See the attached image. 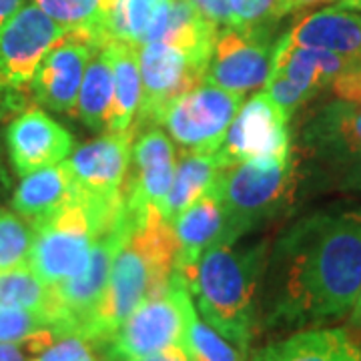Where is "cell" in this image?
I'll return each mask as SVG.
<instances>
[{
	"mask_svg": "<svg viewBox=\"0 0 361 361\" xmlns=\"http://www.w3.org/2000/svg\"><path fill=\"white\" fill-rule=\"evenodd\" d=\"M269 253V325L317 327L345 317L361 291V207L299 219Z\"/></svg>",
	"mask_w": 361,
	"mask_h": 361,
	"instance_id": "obj_1",
	"label": "cell"
},
{
	"mask_svg": "<svg viewBox=\"0 0 361 361\" xmlns=\"http://www.w3.org/2000/svg\"><path fill=\"white\" fill-rule=\"evenodd\" d=\"M175 227L157 207L147 209L115 255L103 301L85 331L90 345L101 348L133 311L167 291L175 279Z\"/></svg>",
	"mask_w": 361,
	"mask_h": 361,
	"instance_id": "obj_2",
	"label": "cell"
},
{
	"mask_svg": "<svg viewBox=\"0 0 361 361\" xmlns=\"http://www.w3.org/2000/svg\"><path fill=\"white\" fill-rule=\"evenodd\" d=\"M269 241L253 245H215L197 263L191 291L201 317L241 353L257 331V289L267 269Z\"/></svg>",
	"mask_w": 361,
	"mask_h": 361,
	"instance_id": "obj_3",
	"label": "cell"
},
{
	"mask_svg": "<svg viewBox=\"0 0 361 361\" xmlns=\"http://www.w3.org/2000/svg\"><path fill=\"white\" fill-rule=\"evenodd\" d=\"M295 189V163L285 159L247 161L223 171L221 205L225 227L219 245H235L239 239L263 227L291 203Z\"/></svg>",
	"mask_w": 361,
	"mask_h": 361,
	"instance_id": "obj_4",
	"label": "cell"
},
{
	"mask_svg": "<svg viewBox=\"0 0 361 361\" xmlns=\"http://www.w3.org/2000/svg\"><path fill=\"white\" fill-rule=\"evenodd\" d=\"M193 310L187 285L175 275L165 293L133 311L97 351H101L106 361H133L175 345L180 348Z\"/></svg>",
	"mask_w": 361,
	"mask_h": 361,
	"instance_id": "obj_5",
	"label": "cell"
},
{
	"mask_svg": "<svg viewBox=\"0 0 361 361\" xmlns=\"http://www.w3.org/2000/svg\"><path fill=\"white\" fill-rule=\"evenodd\" d=\"M334 101L323 104L301 133L310 153L337 167L361 161V65L329 85Z\"/></svg>",
	"mask_w": 361,
	"mask_h": 361,
	"instance_id": "obj_6",
	"label": "cell"
},
{
	"mask_svg": "<svg viewBox=\"0 0 361 361\" xmlns=\"http://www.w3.org/2000/svg\"><path fill=\"white\" fill-rule=\"evenodd\" d=\"M243 97L201 85L169 104L159 118V127H165L185 153H217L233 118L243 106Z\"/></svg>",
	"mask_w": 361,
	"mask_h": 361,
	"instance_id": "obj_7",
	"label": "cell"
},
{
	"mask_svg": "<svg viewBox=\"0 0 361 361\" xmlns=\"http://www.w3.org/2000/svg\"><path fill=\"white\" fill-rule=\"evenodd\" d=\"M361 65L336 52L295 44L285 35L273 51V68L265 85V94L285 115L291 116L301 104L311 101L334 78Z\"/></svg>",
	"mask_w": 361,
	"mask_h": 361,
	"instance_id": "obj_8",
	"label": "cell"
},
{
	"mask_svg": "<svg viewBox=\"0 0 361 361\" xmlns=\"http://www.w3.org/2000/svg\"><path fill=\"white\" fill-rule=\"evenodd\" d=\"M205 63L165 42H147L139 47L141 68V104L133 135L159 127L163 111L185 92L205 85Z\"/></svg>",
	"mask_w": 361,
	"mask_h": 361,
	"instance_id": "obj_9",
	"label": "cell"
},
{
	"mask_svg": "<svg viewBox=\"0 0 361 361\" xmlns=\"http://www.w3.org/2000/svg\"><path fill=\"white\" fill-rule=\"evenodd\" d=\"M289 116L271 101L265 92H259L239 109L225 141L217 151L225 169L247 161L285 159L289 149Z\"/></svg>",
	"mask_w": 361,
	"mask_h": 361,
	"instance_id": "obj_10",
	"label": "cell"
},
{
	"mask_svg": "<svg viewBox=\"0 0 361 361\" xmlns=\"http://www.w3.org/2000/svg\"><path fill=\"white\" fill-rule=\"evenodd\" d=\"M66 32L35 2H26L18 13L0 25V82L26 89L37 68Z\"/></svg>",
	"mask_w": 361,
	"mask_h": 361,
	"instance_id": "obj_11",
	"label": "cell"
},
{
	"mask_svg": "<svg viewBox=\"0 0 361 361\" xmlns=\"http://www.w3.org/2000/svg\"><path fill=\"white\" fill-rule=\"evenodd\" d=\"M130 163L133 169L123 185V199L127 211L139 219L147 209H161L165 203L177 169V153L163 130L149 127L139 133L133 145Z\"/></svg>",
	"mask_w": 361,
	"mask_h": 361,
	"instance_id": "obj_12",
	"label": "cell"
},
{
	"mask_svg": "<svg viewBox=\"0 0 361 361\" xmlns=\"http://www.w3.org/2000/svg\"><path fill=\"white\" fill-rule=\"evenodd\" d=\"M97 47L101 44L89 37L68 32L42 59L28 85L30 99L54 113L75 115L85 68Z\"/></svg>",
	"mask_w": 361,
	"mask_h": 361,
	"instance_id": "obj_13",
	"label": "cell"
},
{
	"mask_svg": "<svg viewBox=\"0 0 361 361\" xmlns=\"http://www.w3.org/2000/svg\"><path fill=\"white\" fill-rule=\"evenodd\" d=\"M133 130L109 133L77 149L66 159L65 169L78 195L90 199H121L130 167Z\"/></svg>",
	"mask_w": 361,
	"mask_h": 361,
	"instance_id": "obj_14",
	"label": "cell"
},
{
	"mask_svg": "<svg viewBox=\"0 0 361 361\" xmlns=\"http://www.w3.org/2000/svg\"><path fill=\"white\" fill-rule=\"evenodd\" d=\"M273 51L267 40L247 37L235 28H223L207 66L205 85L237 94L261 89L271 77Z\"/></svg>",
	"mask_w": 361,
	"mask_h": 361,
	"instance_id": "obj_15",
	"label": "cell"
},
{
	"mask_svg": "<svg viewBox=\"0 0 361 361\" xmlns=\"http://www.w3.org/2000/svg\"><path fill=\"white\" fill-rule=\"evenodd\" d=\"M4 142L20 177L63 163L75 147L71 133L42 109H25L14 116L4 129Z\"/></svg>",
	"mask_w": 361,
	"mask_h": 361,
	"instance_id": "obj_16",
	"label": "cell"
},
{
	"mask_svg": "<svg viewBox=\"0 0 361 361\" xmlns=\"http://www.w3.org/2000/svg\"><path fill=\"white\" fill-rule=\"evenodd\" d=\"M221 177L211 191H207L193 205L187 207L173 223L177 237L175 275L187 285L189 291L195 281L197 263L201 255L207 249L221 243V235L225 227V215L221 205Z\"/></svg>",
	"mask_w": 361,
	"mask_h": 361,
	"instance_id": "obj_17",
	"label": "cell"
},
{
	"mask_svg": "<svg viewBox=\"0 0 361 361\" xmlns=\"http://www.w3.org/2000/svg\"><path fill=\"white\" fill-rule=\"evenodd\" d=\"M219 28L195 11L189 0H169L157 14L142 44L165 42L209 65Z\"/></svg>",
	"mask_w": 361,
	"mask_h": 361,
	"instance_id": "obj_18",
	"label": "cell"
},
{
	"mask_svg": "<svg viewBox=\"0 0 361 361\" xmlns=\"http://www.w3.org/2000/svg\"><path fill=\"white\" fill-rule=\"evenodd\" d=\"M295 44L336 52L361 63V13L341 6L323 8L297 20L287 32Z\"/></svg>",
	"mask_w": 361,
	"mask_h": 361,
	"instance_id": "obj_19",
	"label": "cell"
},
{
	"mask_svg": "<svg viewBox=\"0 0 361 361\" xmlns=\"http://www.w3.org/2000/svg\"><path fill=\"white\" fill-rule=\"evenodd\" d=\"M255 361H361V345L348 329L313 327L261 349Z\"/></svg>",
	"mask_w": 361,
	"mask_h": 361,
	"instance_id": "obj_20",
	"label": "cell"
},
{
	"mask_svg": "<svg viewBox=\"0 0 361 361\" xmlns=\"http://www.w3.org/2000/svg\"><path fill=\"white\" fill-rule=\"evenodd\" d=\"M113 63V104L106 116L109 133L133 130L135 115L141 104V68H139V47L113 40L106 42Z\"/></svg>",
	"mask_w": 361,
	"mask_h": 361,
	"instance_id": "obj_21",
	"label": "cell"
},
{
	"mask_svg": "<svg viewBox=\"0 0 361 361\" xmlns=\"http://www.w3.org/2000/svg\"><path fill=\"white\" fill-rule=\"evenodd\" d=\"M75 197V185L65 165L40 169L20 180L14 191L13 209L32 225L49 219Z\"/></svg>",
	"mask_w": 361,
	"mask_h": 361,
	"instance_id": "obj_22",
	"label": "cell"
},
{
	"mask_svg": "<svg viewBox=\"0 0 361 361\" xmlns=\"http://www.w3.org/2000/svg\"><path fill=\"white\" fill-rule=\"evenodd\" d=\"M225 167L221 165L217 153H185L177 161L175 177L171 183L167 199L161 205V215L173 225L180 213L211 191Z\"/></svg>",
	"mask_w": 361,
	"mask_h": 361,
	"instance_id": "obj_23",
	"label": "cell"
},
{
	"mask_svg": "<svg viewBox=\"0 0 361 361\" xmlns=\"http://www.w3.org/2000/svg\"><path fill=\"white\" fill-rule=\"evenodd\" d=\"M113 104V63L106 44L97 47L85 68L75 115L90 130H106V116Z\"/></svg>",
	"mask_w": 361,
	"mask_h": 361,
	"instance_id": "obj_24",
	"label": "cell"
},
{
	"mask_svg": "<svg viewBox=\"0 0 361 361\" xmlns=\"http://www.w3.org/2000/svg\"><path fill=\"white\" fill-rule=\"evenodd\" d=\"M169 0H109L104 18V44L121 40L141 47L157 14Z\"/></svg>",
	"mask_w": 361,
	"mask_h": 361,
	"instance_id": "obj_25",
	"label": "cell"
},
{
	"mask_svg": "<svg viewBox=\"0 0 361 361\" xmlns=\"http://www.w3.org/2000/svg\"><path fill=\"white\" fill-rule=\"evenodd\" d=\"M35 4L66 32L82 35L104 44V18L109 0H35Z\"/></svg>",
	"mask_w": 361,
	"mask_h": 361,
	"instance_id": "obj_26",
	"label": "cell"
},
{
	"mask_svg": "<svg viewBox=\"0 0 361 361\" xmlns=\"http://www.w3.org/2000/svg\"><path fill=\"white\" fill-rule=\"evenodd\" d=\"M51 305L52 289L30 267L0 273V307L39 311L51 319Z\"/></svg>",
	"mask_w": 361,
	"mask_h": 361,
	"instance_id": "obj_27",
	"label": "cell"
},
{
	"mask_svg": "<svg viewBox=\"0 0 361 361\" xmlns=\"http://www.w3.org/2000/svg\"><path fill=\"white\" fill-rule=\"evenodd\" d=\"M180 348L187 351L191 361H245L239 349L233 348V343L197 317L195 310L187 319Z\"/></svg>",
	"mask_w": 361,
	"mask_h": 361,
	"instance_id": "obj_28",
	"label": "cell"
},
{
	"mask_svg": "<svg viewBox=\"0 0 361 361\" xmlns=\"http://www.w3.org/2000/svg\"><path fill=\"white\" fill-rule=\"evenodd\" d=\"M35 225L13 211L0 209V273L28 267Z\"/></svg>",
	"mask_w": 361,
	"mask_h": 361,
	"instance_id": "obj_29",
	"label": "cell"
},
{
	"mask_svg": "<svg viewBox=\"0 0 361 361\" xmlns=\"http://www.w3.org/2000/svg\"><path fill=\"white\" fill-rule=\"evenodd\" d=\"M231 2V23L247 37L265 40V32L275 20H279V0H229Z\"/></svg>",
	"mask_w": 361,
	"mask_h": 361,
	"instance_id": "obj_30",
	"label": "cell"
},
{
	"mask_svg": "<svg viewBox=\"0 0 361 361\" xmlns=\"http://www.w3.org/2000/svg\"><path fill=\"white\" fill-rule=\"evenodd\" d=\"M47 327H52V323L49 315H44V313L0 307V343L25 341Z\"/></svg>",
	"mask_w": 361,
	"mask_h": 361,
	"instance_id": "obj_31",
	"label": "cell"
},
{
	"mask_svg": "<svg viewBox=\"0 0 361 361\" xmlns=\"http://www.w3.org/2000/svg\"><path fill=\"white\" fill-rule=\"evenodd\" d=\"M30 361H99L97 349L78 336H59Z\"/></svg>",
	"mask_w": 361,
	"mask_h": 361,
	"instance_id": "obj_32",
	"label": "cell"
},
{
	"mask_svg": "<svg viewBox=\"0 0 361 361\" xmlns=\"http://www.w3.org/2000/svg\"><path fill=\"white\" fill-rule=\"evenodd\" d=\"M52 341H54V331L51 327H47L25 341L0 343V361H30L47 345H51Z\"/></svg>",
	"mask_w": 361,
	"mask_h": 361,
	"instance_id": "obj_33",
	"label": "cell"
},
{
	"mask_svg": "<svg viewBox=\"0 0 361 361\" xmlns=\"http://www.w3.org/2000/svg\"><path fill=\"white\" fill-rule=\"evenodd\" d=\"M195 6V11L205 16L211 25H215L219 30L229 28L231 23V2L229 0H189Z\"/></svg>",
	"mask_w": 361,
	"mask_h": 361,
	"instance_id": "obj_34",
	"label": "cell"
},
{
	"mask_svg": "<svg viewBox=\"0 0 361 361\" xmlns=\"http://www.w3.org/2000/svg\"><path fill=\"white\" fill-rule=\"evenodd\" d=\"M30 94H26V89H13L0 82V127L6 121H13L18 113L26 109Z\"/></svg>",
	"mask_w": 361,
	"mask_h": 361,
	"instance_id": "obj_35",
	"label": "cell"
},
{
	"mask_svg": "<svg viewBox=\"0 0 361 361\" xmlns=\"http://www.w3.org/2000/svg\"><path fill=\"white\" fill-rule=\"evenodd\" d=\"M133 361H191V357L187 355L185 349L179 348V345H175V348L163 349V351H159V353H153V355H147V357Z\"/></svg>",
	"mask_w": 361,
	"mask_h": 361,
	"instance_id": "obj_36",
	"label": "cell"
},
{
	"mask_svg": "<svg viewBox=\"0 0 361 361\" xmlns=\"http://www.w3.org/2000/svg\"><path fill=\"white\" fill-rule=\"evenodd\" d=\"M322 2H329V0H279V16L297 13V11L310 8V6L322 4Z\"/></svg>",
	"mask_w": 361,
	"mask_h": 361,
	"instance_id": "obj_37",
	"label": "cell"
},
{
	"mask_svg": "<svg viewBox=\"0 0 361 361\" xmlns=\"http://www.w3.org/2000/svg\"><path fill=\"white\" fill-rule=\"evenodd\" d=\"M26 4V0H0V25H4L11 16L18 13Z\"/></svg>",
	"mask_w": 361,
	"mask_h": 361,
	"instance_id": "obj_38",
	"label": "cell"
},
{
	"mask_svg": "<svg viewBox=\"0 0 361 361\" xmlns=\"http://www.w3.org/2000/svg\"><path fill=\"white\" fill-rule=\"evenodd\" d=\"M349 169L348 179H345V185L348 187H355V189H361V161L353 163Z\"/></svg>",
	"mask_w": 361,
	"mask_h": 361,
	"instance_id": "obj_39",
	"label": "cell"
},
{
	"mask_svg": "<svg viewBox=\"0 0 361 361\" xmlns=\"http://www.w3.org/2000/svg\"><path fill=\"white\" fill-rule=\"evenodd\" d=\"M349 327H355V329H361V291L353 310L349 313Z\"/></svg>",
	"mask_w": 361,
	"mask_h": 361,
	"instance_id": "obj_40",
	"label": "cell"
},
{
	"mask_svg": "<svg viewBox=\"0 0 361 361\" xmlns=\"http://www.w3.org/2000/svg\"><path fill=\"white\" fill-rule=\"evenodd\" d=\"M337 6H341V8H349V11H357L361 13V0H341Z\"/></svg>",
	"mask_w": 361,
	"mask_h": 361,
	"instance_id": "obj_41",
	"label": "cell"
}]
</instances>
